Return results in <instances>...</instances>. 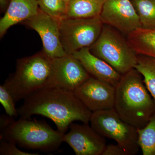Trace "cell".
I'll return each instance as SVG.
<instances>
[{
  "instance_id": "6da1fadb",
  "label": "cell",
  "mask_w": 155,
  "mask_h": 155,
  "mask_svg": "<svg viewBox=\"0 0 155 155\" xmlns=\"http://www.w3.org/2000/svg\"><path fill=\"white\" fill-rule=\"evenodd\" d=\"M24 100L17 109L20 118L29 119L34 115L47 117L63 134L74 121L88 124L92 114L74 92L55 87L41 89Z\"/></svg>"
},
{
  "instance_id": "7a4b0ae2",
  "label": "cell",
  "mask_w": 155,
  "mask_h": 155,
  "mask_svg": "<svg viewBox=\"0 0 155 155\" xmlns=\"http://www.w3.org/2000/svg\"><path fill=\"white\" fill-rule=\"evenodd\" d=\"M114 109L125 122L137 129L147 124L155 113V100L135 69L122 75L116 87Z\"/></svg>"
},
{
  "instance_id": "3957f363",
  "label": "cell",
  "mask_w": 155,
  "mask_h": 155,
  "mask_svg": "<svg viewBox=\"0 0 155 155\" xmlns=\"http://www.w3.org/2000/svg\"><path fill=\"white\" fill-rule=\"evenodd\" d=\"M52 59L41 51L17 61L15 73L4 84L15 102L47 87L52 72Z\"/></svg>"
},
{
  "instance_id": "277c9868",
  "label": "cell",
  "mask_w": 155,
  "mask_h": 155,
  "mask_svg": "<svg viewBox=\"0 0 155 155\" xmlns=\"http://www.w3.org/2000/svg\"><path fill=\"white\" fill-rule=\"evenodd\" d=\"M64 135L45 122L20 118L7 128L1 139L14 142L24 148L48 153L58 149L64 142Z\"/></svg>"
},
{
  "instance_id": "5b68a950",
  "label": "cell",
  "mask_w": 155,
  "mask_h": 155,
  "mask_svg": "<svg viewBox=\"0 0 155 155\" xmlns=\"http://www.w3.org/2000/svg\"><path fill=\"white\" fill-rule=\"evenodd\" d=\"M89 48L93 54L107 63L123 75L134 69L137 54L120 31L104 24L101 32Z\"/></svg>"
},
{
  "instance_id": "8992f818",
  "label": "cell",
  "mask_w": 155,
  "mask_h": 155,
  "mask_svg": "<svg viewBox=\"0 0 155 155\" xmlns=\"http://www.w3.org/2000/svg\"><path fill=\"white\" fill-rule=\"evenodd\" d=\"M90 122L99 134L115 140L128 155L138 153L140 148L137 128L123 121L114 109L92 113Z\"/></svg>"
},
{
  "instance_id": "52a82bcc",
  "label": "cell",
  "mask_w": 155,
  "mask_h": 155,
  "mask_svg": "<svg viewBox=\"0 0 155 155\" xmlns=\"http://www.w3.org/2000/svg\"><path fill=\"white\" fill-rule=\"evenodd\" d=\"M58 21L61 45L69 55L89 48L100 36L104 25L100 17L88 19L64 17Z\"/></svg>"
},
{
  "instance_id": "ba28073f",
  "label": "cell",
  "mask_w": 155,
  "mask_h": 155,
  "mask_svg": "<svg viewBox=\"0 0 155 155\" xmlns=\"http://www.w3.org/2000/svg\"><path fill=\"white\" fill-rule=\"evenodd\" d=\"M91 77L82 64L72 54L52 59L51 77L47 87L74 92Z\"/></svg>"
},
{
  "instance_id": "9c48e42d",
  "label": "cell",
  "mask_w": 155,
  "mask_h": 155,
  "mask_svg": "<svg viewBox=\"0 0 155 155\" xmlns=\"http://www.w3.org/2000/svg\"><path fill=\"white\" fill-rule=\"evenodd\" d=\"M100 17L104 24L127 35L142 27L130 0H106Z\"/></svg>"
},
{
  "instance_id": "30bf717a",
  "label": "cell",
  "mask_w": 155,
  "mask_h": 155,
  "mask_svg": "<svg viewBox=\"0 0 155 155\" xmlns=\"http://www.w3.org/2000/svg\"><path fill=\"white\" fill-rule=\"evenodd\" d=\"M22 22L38 34L42 42V51L49 58L55 59L67 55L60 41L58 19L39 9L37 14Z\"/></svg>"
},
{
  "instance_id": "8fae6325",
  "label": "cell",
  "mask_w": 155,
  "mask_h": 155,
  "mask_svg": "<svg viewBox=\"0 0 155 155\" xmlns=\"http://www.w3.org/2000/svg\"><path fill=\"white\" fill-rule=\"evenodd\" d=\"M115 92V87L91 77L74 92L92 113L114 109Z\"/></svg>"
},
{
  "instance_id": "7c38bea8",
  "label": "cell",
  "mask_w": 155,
  "mask_h": 155,
  "mask_svg": "<svg viewBox=\"0 0 155 155\" xmlns=\"http://www.w3.org/2000/svg\"><path fill=\"white\" fill-rule=\"evenodd\" d=\"M68 133L64 134V142L72 148L76 155H102L107 144L105 138L88 124L73 122Z\"/></svg>"
},
{
  "instance_id": "4fadbf2b",
  "label": "cell",
  "mask_w": 155,
  "mask_h": 155,
  "mask_svg": "<svg viewBox=\"0 0 155 155\" xmlns=\"http://www.w3.org/2000/svg\"><path fill=\"white\" fill-rule=\"evenodd\" d=\"M72 55L79 60L91 77L115 87L119 83L122 75L105 61L92 54L88 48L81 49Z\"/></svg>"
},
{
  "instance_id": "5bb4252c",
  "label": "cell",
  "mask_w": 155,
  "mask_h": 155,
  "mask_svg": "<svg viewBox=\"0 0 155 155\" xmlns=\"http://www.w3.org/2000/svg\"><path fill=\"white\" fill-rule=\"evenodd\" d=\"M39 10L37 0H10L5 15L0 20L1 38L11 26L36 15Z\"/></svg>"
},
{
  "instance_id": "9a60e30c",
  "label": "cell",
  "mask_w": 155,
  "mask_h": 155,
  "mask_svg": "<svg viewBox=\"0 0 155 155\" xmlns=\"http://www.w3.org/2000/svg\"><path fill=\"white\" fill-rule=\"evenodd\" d=\"M127 39L137 54L155 58V28L141 27L127 35Z\"/></svg>"
},
{
  "instance_id": "2e32d148",
  "label": "cell",
  "mask_w": 155,
  "mask_h": 155,
  "mask_svg": "<svg viewBox=\"0 0 155 155\" xmlns=\"http://www.w3.org/2000/svg\"><path fill=\"white\" fill-rule=\"evenodd\" d=\"M103 4L95 0H72L67 5V18L88 19L100 17Z\"/></svg>"
},
{
  "instance_id": "e0dca14e",
  "label": "cell",
  "mask_w": 155,
  "mask_h": 155,
  "mask_svg": "<svg viewBox=\"0 0 155 155\" xmlns=\"http://www.w3.org/2000/svg\"><path fill=\"white\" fill-rule=\"evenodd\" d=\"M134 69L142 75L145 85L155 100V58L137 54V63Z\"/></svg>"
},
{
  "instance_id": "ac0fdd59",
  "label": "cell",
  "mask_w": 155,
  "mask_h": 155,
  "mask_svg": "<svg viewBox=\"0 0 155 155\" xmlns=\"http://www.w3.org/2000/svg\"><path fill=\"white\" fill-rule=\"evenodd\" d=\"M138 15L142 27L155 28V0H130Z\"/></svg>"
},
{
  "instance_id": "d6986e66",
  "label": "cell",
  "mask_w": 155,
  "mask_h": 155,
  "mask_svg": "<svg viewBox=\"0 0 155 155\" xmlns=\"http://www.w3.org/2000/svg\"><path fill=\"white\" fill-rule=\"evenodd\" d=\"M138 143L143 155H155V113L147 125L137 129Z\"/></svg>"
},
{
  "instance_id": "ffe728a7",
  "label": "cell",
  "mask_w": 155,
  "mask_h": 155,
  "mask_svg": "<svg viewBox=\"0 0 155 155\" xmlns=\"http://www.w3.org/2000/svg\"><path fill=\"white\" fill-rule=\"evenodd\" d=\"M39 8L57 19L66 17L67 5L63 0H37Z\"/></svg>"
},
{
  "instance_id": "44dd1931",
  "label": "cell",
  "mask_w": 155,
  "mask_h": 155,
  "mask_svg": "<svg viewBox=\"0 0 155 155\" xmlns=\"http://www.w3.org/2000/svg\"><path fill=\"white\" fill-rule=\"evenodd\" d=\"M0 103L7 115L11 117H17L18 116V111L15 107V100L4 84L0 86Z\"/></svg>"
},
{
  "instance_id": "7402d4cb",
  "label": "cell",
  "mask_w": 155,
  "mask_h": 155,
  "mask_svg": "<svg viewBox=\"0 0 155 155\" xmlns=\"http://www.w3.org/2000/svg\"><path fill=\"white\" fill-rule=\"evenodd\" d=\"M0 155H37L38 154L32 153L19 150L14 142L1 139L0 143Z\"/></svg>"
},
{
  "instance_id": "603a6c76",
  "label": "cell",
  "mask_w": 155,
  "mask_h": 155,
  "mask_svg": "<svg viewBox=\"0 0 155 155\" xmlns=\"http://www.w3.org/2000/svg\"><path fill=\"white\" fill-rule=\"evenodd\" d=\"M102 155H128L122 147L117 144L107 145Z\"/></svg>"
},
{
  "instance_id": "cb8c5ba5",
  "label": "cell",
  "mask_w": 155,
  "mask_h": 155,
  "mask_svg": "<svg viewBox=\"0 0 155 155\" xmlns=\"http://www.w3.org/2000/svg\"><path fill=\"white\" fill-rule=\"evenodd\" d=\"M14 120L13 117L2 115L0 118V127H1V135H2L5 130L14 122Z\"/></svg>"
},
{
  "instance_id": "d4e9b609",
  "label": "cell",
  "mask_w": 155,
  "mask_h": 155,
  "mask_svg": "<svg viewBox=\"0 0 155 155\" xmlns=\"http://www.w3.org/2000/svg\"><path fill=\"white\" fill-rule=\"evenodd\" d=\"M10 0H0L1 11H6L10 2Z\"/></svg>"
},
{
  "instance_id": "484cf974",
  "label": "cell",
  "mask_w": 155,
  "mask_h": 155,
  "mask_svg": "<svg viewBox=\"0 0 155 155\" xmlns=\"http://www.w3.org/2000/svg\"><path fill=\"white\" fill-rule=\"evenodd\" d=\"M95 1H97V2H98L104 4V3L105 2L106 0H95Z\"/></svg>"
},
{
  "instance_id": "4316f807",
  "label": "cell",
  "mask_w": 155,
  "mask_h": 155,
  "mask_svg": "<svg viewBox=\"0 0 155 155\" xmlns=\"http://www.w3.org/2000/svg\"><path fill=\"white\" fill-rule=\"evenodd\" d=\"M63 1H64V2L66 3V4H67V5H68V4H69V3L70 2H71L72 0H63Z\"/></svg>"
}]
</instances>
